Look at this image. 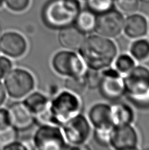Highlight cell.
<instances>
[{
	"instance_id": "1",
	"label": "cell",
	"mask_w": 149,
	"mask_h": 150,
	"mask_svg": "<svg viewBox=\"0 0 149 150\" xmlns=\"http://www.w3.org/2000/svg\"><path fill=\"white\" fill-rule=\"evenodd\" d=\"M78 52L88 69L103 71L110 67L113 63L118 50L115 43L110 38L97 34L86 37Z\"/></svg>"
},
{
	"instance_id": "2",
	"label": "cell",
	"mask_w": 149,
	"mask_h": 150,
	"mask_svg": "<svg viewBox=\"0 0 149 150\" xmlns=\"http://www.w3.org/2000/svg\"><path fill=\"white\" fill-rule=\"evenodd\" d=\"M80 11L78 0H51L44 8L42 19L48 28L60 30L74 25Z\"/></svg>"
},
{
	"instance_id": "3",
	"label": "cell",
	"mask_w": 149,
	"mask_h": 150,
	"mask_svg": "<svg viewBox=\"0 0 149 150\" xmlns=\"http://www.w3.org/2000/svg\"><path fill=\"white\" fill-rule=\"evenodd\" d=\"M124 79L125 94L139 108H149V68L135 65Z\"/></svg>"
},
{
	"instance_id": "4",
	"label": "cell",
	"mask_w": 149,
	"mask_h": 150,
	"mask_svg": "<svg viewBox=\"0 0 149 150\" xmlns=\"http://www.w3.org/2000/svg\"><path fill=\"white\" fill-rule=\"evenodd\" d=\"M81 101L78 95L63 91L50 101L47 111V125L63 126L68 120L79 113Z\"/></svg>"
},
{
	"instance_id": "5",
	"label": "cell",
	"mask_w": 149,
	"mask_h": 150,
	"mask_svg": "<svg viewBox=\"0 0 149 150\" xmlns=\"http://www.w3.org/2000/svg\"><path fill=\"white\" fill-rule=\"evenodd\" d=\"M63 134L70 146L66 149H79L86 142L91 134L89 120L83 115L78 114L63 125Z\"/></svg>"
},
{
	"instance_id": "6",
	"label": "cell",
	"mask_w": 149,
	"mask_h": 150,
	"mask_svg": "<svg viewBox=\"0 0 149 150\" xmlns=\"http://www.w3.org/2000/svg\"><path fill=\"white\" fill-rule=\"evenodd\" d=\"M4 86L11 97L20 99L28 96L33 90L35 80L28 71L15 69L6 75Z\"/></svg>"
},
{
	"instance_id": "7",
	"label": "cell",
	"mask_w": 149,
	"mask_h": 150,
	"mask_svg": "<svg viewBox=\"0 0 149 150\" xmlns=\"http://www.w3.org/2000/svg\"><path fill=\"white\" fill-rule=\"evenodd\" d=\"M52 66L58 74L66 77L82 76L86 71V66L80 56L72 50L56 53L53 57Z\"/></svg>"
},
{
	"instance_id": "8",
	"label": "cell",
	"mask_w": 149,
	"mask_h": 150,
	"mask_svg": "<svg viewBox=\"0 0 149 150\" xmlns=\"http://www.w3.org/2000/svg\"><path fill=\"white\" fill-rule=\"evenodd\" d=\"M33 142L35 148L41 150H60L67 147L62 130L53 125H41L34 136Z\"/></svg>"
},
{
	"instance_id": "9",
	"label": "cell",
	"mask_w": 149,
	"mask_h": 150,
	"mask_svg": "<svg viewBox=\"0 0 149 150\" xmlns=\"http://www.w3.org/2000/svg\"><path fill=\"white\" fill-rule=\"evenodd\" d=\"M99 89L101 94L106 100H119L125 95L124 79L115 69L106 68L101 71Z\"/></svg>"
},
{
	"instance_id": "10",
	"label": "cell",
	"mask_w": 149,
	"mask_h": 150,
	"mask_svg": "<svg viewBox=\"0 0 149 150\" xmlns=\"http://www.w3.org/2000/svg\"><path fill=\"white\" fill-rule=\"evenodd\" d=\"M124 21L122 13L112 9L97 15L95 30L99 35L110 39L114 38L122 33L124 29Z\"/></svg>"
},
{
	"instance_id": "11",
	"label": "cell",
	"mask_w": 149,
	"mask_h": 150,
	"mask_svg": "<svg viewBox=\"0 0 149 150\" xmlns=\"http://www.w3.org/2000/svg\"><path fill=\"white\" fill-rule=\"evenodd\" d=\"M139 136L131 125L114 127L111 134L110 146L118 150L137 149Z\"/></svg>"
},
{
	"instance_id": "12",
	"label": "cell",
	"mask_w": 149,
	"mask_h": 150,
	"mask_svg": "<svg viewBox=\"0 0 149 150\" xmlns=\"http://www.w3.org/2000/svg\"><path fill=\"white\" fill-rule=\"evenodd\" d=\"M9 124L17 131L30 129L35 123V117L24 102H14L7 109Z\"/></svg>"
},
{
	"instance_id": "13",
	"label": "cell",
	"mask_w": 149,
	"mask_h": 150,
	"mask_svg": "<svg viewBox=\"0 0 149 150\" xmlns=\"http://www.w3.org/2000/svg\"><path fill=\"white\" fill-rule=\"evenodd\" d=\"M26 50L27 42L20 34L15 32H8L0 38V51L9 57H21L25 54Z\"/></svg>"
},
{
	"instance_id": "14",
	"label": "cell",
	"mask_w": 149,
	"mask_h": 150,
	"mask_svg": "<svg viewBox=\"0 0 149 150\" xmlns=\"http://www.w3.org/2000/svg\"><path fill=\"white\" fill-rule=\"evenodd\" d=\"M86 38V34L72 25L60 29L58 39L61 46L68 50H78Z\"/></svg>"
},
{
	"instance_id": "15",
	"label": "cell",
	"mask_w": 149,
	"mask_h": 150,
	"mask_svg": "<svg viewBox=\"0 0 149 150\" xmlns=\"http://www.w3.org/2000/svg\"><path fill=\"white\" fill-rule=\"evenodd\" d=\"M148 30V22L142 15L133 13L124 21L123 30L130 38L137 39L144 37Z\"/></svg>"
},
{
	"instance_id": "16",
	"label": "cell",
	"mask_w": 149,
	"mask_h": 150,
	"mask_svg": "<svg viewBox=\"0 0 149 150\" xmlns=\"http://www.w3.org/2000/svg\"><path fill=\"white\" fill-rule=\"evenodd\" d=\"M89 119L95 128H114L111 121L110 105L106 103H97L89 112Z\"/></svg>"
},
{
	"instance_id": "17",
	"label": "cell",
	"mask_w": 149,
	"mask_h": 150,
	"mask_svg": "<svg viewBox=\"0 0 149 150\" xmlns=\"http://www.w3.org/2000/svg\"><path fill=\"white\" fill-rule=\"evenodd\" d=\"M111 121L114 127L131 125L134 119V112L124 103H117L110 106Z\"/></svg>"
},
{
	"instance_id": "18",
	"label": "cell",
	"mask_w": 149,
	"mask_h": 150,
	"mask_svg": "<svg viewBox=\"0 0 149 150\" xmlns=\"http://www.w3.org/2000/svg\"><path fill=\"white\" fill-rule=\"evenodd\" d=\"M23 102L35 117L48 109L50 100L43 93L36 92L30 93Z\"/></svg>"
},
{
	"instance_id": "19",
	"label": "cell",
	"mask_w": 149,
	"mask_h": 150,
	"mask_svg": "<svg viewBox=\"0 0 149 150\" xmlns=\"http://www.w3.org/2000/svg\"><path fill=\"white\" fill-rule=\"evenodd\" d=\"M96 23L97 15L87 9L80 11L77 16L74 25L84 34H87L95 30Z\"/></svg>"
},
{
	"instance_id": "20",
	"label": "cell",
	"mask_w": 149,
	"mask_h": 150,
	"mask_svg": "<svg viewBox=\"0 0 149 150\" xmlns=\"http://www.w3.org/2000/svg\"><path fill=\"white\" fill-rule=\"evenodd\" d=\"M130 53L137 61L147 59L149 58V40L143 38H137L130 47Z\"/></svg>"
},
{
	"instance_id": "21",
	"label": "cell",
	"mask_w": 149,
	"mask_h": 150,
	"mask_svg": "<svg viewBox=\"0 0 149 150\" xmlns=\"http://www.w3.org/2000/svg\"><path fill=\"white\" fill-rule=\"evenodd\" d=\"M65 86L66 90L78 96L83 94L87 88L84 74L79 76L67 77L65 82Z\"/></svg>"
},
{
	"instance_id": "22",
	"label": "cell",
	"mask_w": 149,
	"mask_h": 150,
	"mask_svg": "<svg viewBox=\"0 0 149 150\" xmlns=\"http://www.w3.org/2000/svg\"><path fill=\"white\" fill-rule=\"evenodd\" d=\"M115 69L121 74L126 75L135 67V61L131 55L121 54L114 60Z\"/></svg>"
},
{
	"instance_id": "23",
	"label": "cell",
	"mask_w": 149,
	"mask_h": 150,
	"mask_svg": "<svg viewBox=\"0 0 149 150\" xmlns=\"http://www.w3.org/2000/svg\"><path fill=\"white\" fill-rule=\"evenodd\" d=\"M88 9L95 15H100L113 9L115 0H87Z\"/></svg>"
},
{
	"instance_id": "24",
	"label": "cell",
	"mask_w": 149,
	"mask_h": 150,
	"mask_svg": "<svg viewBox=\"0 0 149 150\" xmlns=\"http://www.w3.org/2000/svg\"><path fill=\"white\" fill-rule=\"evenodd\" d=\"M17 130L12 126L9 125L6 127L1 128L0 129V148L3 149L17 141Z\"/></svg>"
},
{
	"instance_id": "25",
	"label": "cell",
	"mask_w": 149,
	"mask_h": 150,
	"mask_svg": "<svg viewBox=\"0 0 149 150\" xmlns=\"http://www.w3.org/2000/svg\"><path fill=\"white\" fill-rule=\"evenodd\" d=\"M113 128H95L94 138L99 146L103 147L110 146L111 134Z\"/></svg>"
},
{
	"instance_id": "26",
	"label": "cell",
	"mask_w": 149,
	"mask_h": 150,
	"mask_svg": "<svg viewBox=\"0 0 149 150\" xmlns=\"http://www.w3.org/2000/svg\"><path fill=\"white\" fill-rule=\"evenodd\" d=\"M141 0H115V4L121 13L133 14L139 9Z\"/></svg>"
},
{
	"instance_id": "27",
	"label": "cell",
	"mask_w": 149,
	"mask_h": 150,
	"mask_svg": "<svg viewBox=\"0 0 149 150\" xmlns=\"http://www.w3.org/2000/svg\"><path fill=\"white\" fill-rule=\"evenodd\" d=\"M85 79L86 80L87 88L95 89L99 88L101 80V71L93 70L89 69L84 73Z\"/></svg>"
},
{
	"instance_id": "28",
	"label": "cell",
	"mask_w": 149,
	"mask_h": 150,
	"mask_svg": "<svg viewBox=\"0 0 149 150\" xmlns=\"http://www.w3.org/2000/svg\"><path fill=\"white\" fill-rule=\"evenodd\" d=\"M7 6L16 12L23 11L28 8L30 0H5Z\"/></svg>"
},
{
	"instance_id": "29",
	"label": "cell",
	"mask_w": 149,
	"mask_h": 150,
	"mask_svg": "<svg viewBox=\"0 0 149 150\" xmlns=\"http://www.w3.org/2000/svg\"><path fill=\"white\" fill-rule=\"evenodd\" d=\"M12 68V63L9 59L0 56V79L6 76Z\"/></svg>"
},
{
	"instance_id": "30",
	"label": "cell",
	"mask_w": 149,
	"mask_h": 150,
	"mask_svg": "<svg viewBox=\"0 0 149 150\" xmlns=\"http://www.w3.org/2000/svg\"><path fill=\"white\" fill-rule=\"evenodd\" d=\"M10 125L7 109H0V129Z\"/></svg>"
},
{
	"instance_id": "31",
	"label": "cell",
	"mask_w": 149,
	"mask_h": 150,
	"mask_svg": "<svg viewBox=\"0 0 149 150\" xmlns=\"http://www.w3.org/2000/svg\"><path fill=\"white\" fill-rule=\"evenodd\" d=\"M28 148L25 145L17 141L14 142L9 144V146L3 148V149L5 150H26Z\"/></svg>"
},
{
	"instance_id": "32",
	"label": "cell",
	"mask_w": 149,
	"mask_h": 150,
	"mask_svg": "<svg viewBox=\"0 0 149 150\" xmlns=\"http://www.w3.org/2000/svg\"><path fill=\"white\" fill-rule=\"evenodd\" d=\"M6 99V90L4 85L0 82V106H1Z\"/></svg>"
},
{
	"instance_id": "33",
	"label": "cell",
	"mask_w": 149,
	"mask_h": 150,
	"mask_svg": "<svg viewBox=\"0 0 149 150\" xmlns=\"http://www.w3.org/2000/svg\"><path fill=\"white\" fill-rule=\"evenodd\" d=\"M4 1H5V0H0V7L1 6L2 4H3V3H4Z\"/></svg>"
},
{
	"instance_id": "34",
	"label": "cell",
	"mask_w": 149,
	"mask_h": 150,
	"mask_svg": "<svg viewBox=\"0 0 149 150\" xmlns=\"http://www.w3.org/2000/svg\"><path fill=\"white\" fill-rule=\"evenodd\" d=\"M1 33H2V28H1V25H0V36H1Z\"/></svg>"
},
{
	"instance_id": "35",
	"label": "cell",
	"mask_w": 149,
	"mask_h": 150,
	"mask_svg": "<svg viewBox=\"0 0 149 150\" xmlns=\"http://www.w3.org/2000/svg\"><path fill=\"white\" fill-rule=\"evenodd\" d=\"M141 1H144V2H147V3H149V0H141Z\"/></svg>"
},
{
	"instance_id": "36",
	"label": "cell",
	"mask_w": 149,
	"mask_h": 150,
	"mask_svg": "<svg viewBox=\"0 0 149 150\" xmlns=\"http://www.w3.org/2000/svg\"><path fill=\"white\" fill-rule=\"evenodd\" d=\"M148 29H149V22H148Z\"/></svg>"
},
{
	"instance_id": "37",
	"label": "cell",
	"mask_w": 149,
	"mask_h": 150,
	"mask_svg": "<svg viewBox=\"0 0 149 150\" xmlns=\"http://www.w3.org/2000/svg\"><path fill=\"white\" fill-rule=\"evenodd\" d=\"M0 149H1V148H0Z\"/></svg>"
}]
</instances>
